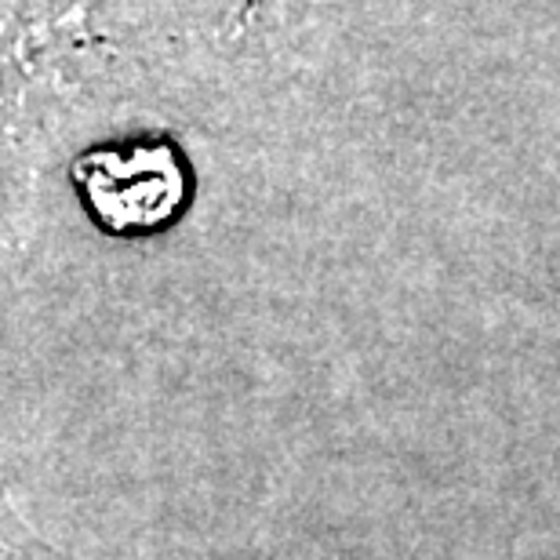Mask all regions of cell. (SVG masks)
Returning a JSON list of instances; mask_svg holds the SVG:
<instances>
[{
  "label": "cell",
  "instance_id": "cell-2",
  "mask_svg": "<svg viewBox=\"0 0 560 560\" xmlns=\"http://www.w3.org/2000/svg\"><path fill=\"white\" fill-rule=\"evenodd\" d=\"M26 546H40L30 535V528L15 517V510L8 506V495L0 488V550H26Z\"/></svg>",
  "mask_w": 560,
  "mask_h": 560
},
{
  "label": "cell",
  "instance_id": "cell-1",
  "mask_svg": "<svg viewBox=\"0 0 560 560\" xmlns=\"http://www.w3.org/2000/svg\"><path fill=\"white\" fill-rule=\"evenodd\" d=\"M73 183L92 219L117 237L172 226L194 194L183 153L164 139L88 150L73 161Z\"/></svg>",
  "mask_w": 560,
  "mask_h": 560
}]
</instances>
